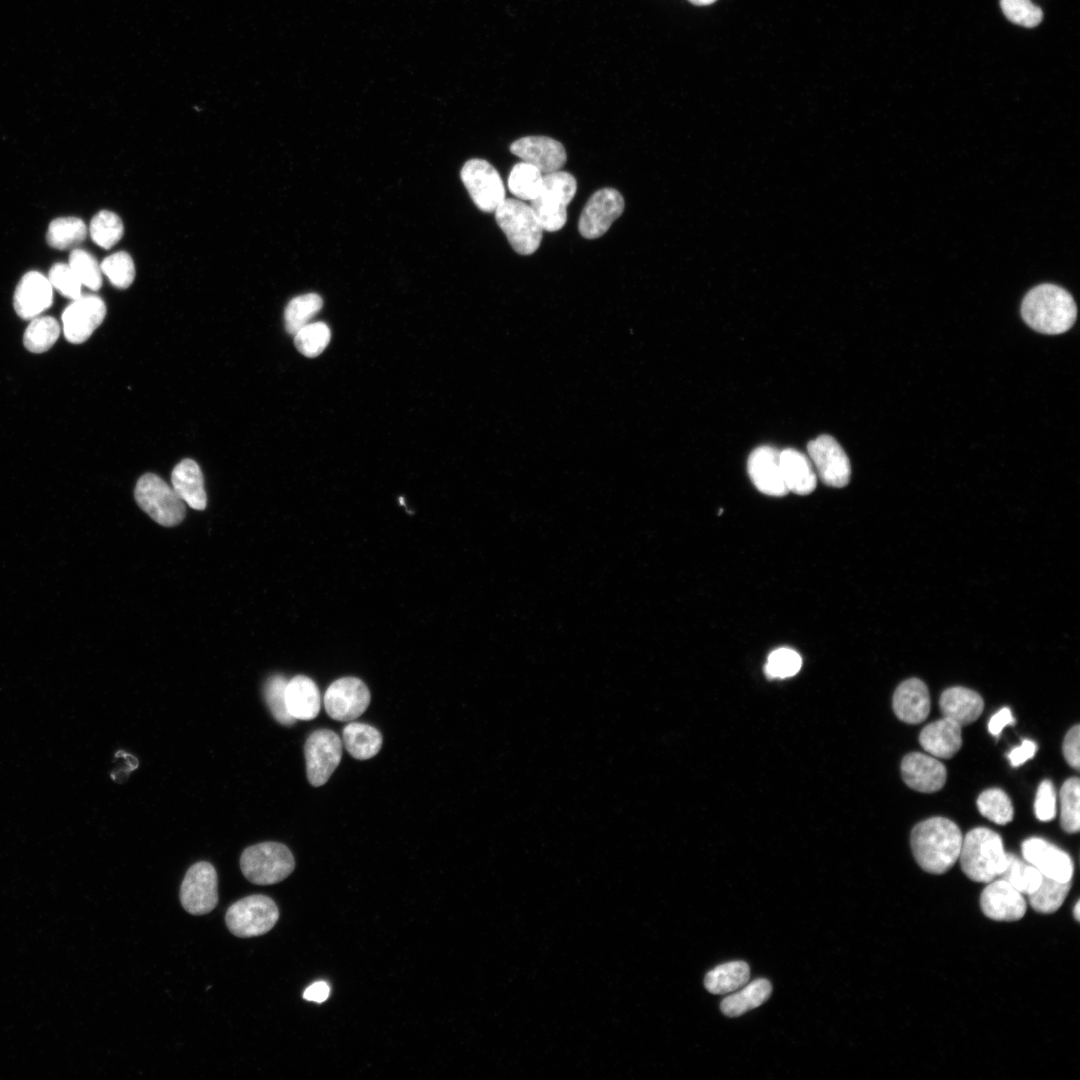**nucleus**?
Instances as JSON below:
<instances>
[{"instance_id": "obj_9", "label": "nucleus", "mask_w": 1080, "mask_h": 1080, "mask_svg": "<svg viewBox=\"0 0 1080 1080\" xmlns=\"http://www.w3.org/2000/svg\"><path fill=\"white\" fill-rule=\"evenodd\" d=\"M461 180L474 204L484 212H495L505 200V187L498 171L486 160L470 159L462 167Z\"/></svg>"}, {"instance_id": "obj_39", "label": "nucleus", "mask_w": 1080, "mask_h": 1080, "mask_svg": "<svg viewBox=\"0 0 1080 1080\" xmlns=\"http://www.w3.org/2000/svg\"><path fill=\"white\" fill-rule=\"evenodd\" d=\"M979 812L990 821L1004 825L1013 819V805L1008 795L1001 789L991 788L983 791L977 799Z\"/></svg>"}, {"instance_id": "obj_1", "label": "nucleus", "mask_w": 1080, "mask_h": 1080, "mask_svg": "<svg viewBox=\"0 0 1080 1080\" xmlns=\"http://www.w3.org/2000/svg\"><path fill=\"white\" fill-rule=\"evenodd\" d=\"M959 827L944 817H932L914 826L910 845L918 865L931 874L950 870L959 858L962 844Z\"/></svg>"}, {"instance_id": "obj_43", "label": "nucleus", "mask_w": 1080, "mask_h": 1080, "mask_svg": "<svg viewBox=\"0 0 1080 1080\" xmlns=\"http://www.w3.org/2000/svg\"><path fill=\"white\" fill-rule=\"evenodd\" d=\"M68 264L82 285L91 290H98L101 287L102 271L100 265L89 252L82 249L72 250Z\"/></svg>"}, {"instance_id": "obj_20", "label": "nucleus", "mask_w": 1080, "mask_h": 1080, "mask_svg": "<svg viewBox=\"0 0 1080 1080\" xmlns=\"http://www.w3.org/2000/svg\"><path fill=\"white\" fill-rule=\"evenodd\" d=\"M903 781L911 789L923 793L940 790L946 782V768L936 758L919 752L907 754L901 763Z\"/></svg>"}, {"instance_id": "obj_53", "label": "nucleus", "mask_w": 1080, "mask_h": 1080, "mask_svg": "<svg viewBox=\"0 0 1080 1080\" xmlns=\"http://www.w3.org/2000/svg\"><path fill=\"white\" fill-rule=\"evenodd\" d=\"M1073 911H1074L1073 914H1074L1075 919L1077 921H1079V919H1080V903H1079V901L1076 902Z\"/></svg>"}, {"instance_id": "obj_11", "label": "nucleus", "mask_w": 1080, "mask_h": 1080, "mask_svg": "<svg viewBox=\"0 0 1080 1080\" xmlns=\"http://www.w3.org/2000/svg\"><path fill=\"white\" fill-rule=\"evenodd\" d=\"M180 901L192 915H204L216 907L217 873L212 864L201 861L188 869L180 887Z\"/></svg>"}, {"instance_id": "obj_50", "label": "nucleus", "mask_w": 1080, "mask_h": 1080, "mask_svg": "<svg viewBox=\"0 0 1080 1080\" xmlns=\"http://www.w3.org/2000/svg\"><path fill=\"white\" fill-rule=\"evenodd\" d=\"M1014 723L1015 720L1010 708L1004 707L990 718L988 730L992 735L998 736L1005 726L1013 725Z\"/></svg>"}, {"instance_id": "obj_49", "label": "nucleus", "mask_w": 1080, "mask_h": 1080, "mask_svg": "<svg viewBox=\"0 0 1080 1080\" xmlns=\"http://www.w3.org/2000/svg\"><path fill=\"white\" fill-rule=\"evenodd\" d=\"M1037 750V745L1034 741L1024 739L1021 745L1013 748L1008 754V759L1011 766L1018 767L1025 763L1027 760L1034 757Z\"/></svg>"}, {"instance_id": "obj_15", "label": "nucleus", "mask_w": 1080, "mask_h": 1080, "mask_svg": "<svg viewBox=\"0 0 1080 1080\" xmlns=\"http://www.w3.org/2000/svg\"><path fill=\"white\" fill-rule=\"evenodd\" d=\"M106 316L104 301L95 295H81L62 313L63 333L74 344L85 342Z\"/></svg>"}, {"instance_id": "obj_52", "label": "nucleus", "mask_w": 1080, "mask_h": 1080, "mask_svg": "<svg viewBox=\"0 0 1080 1080\" xmlns=\"http://www.w3.org/2000/svg\"><path fill=\"white\" fill-rule=\"evenodd\" d=\"M688 1L691 2L694 5H697V6H706V5H710V4L714 3L716 0H688Z\"/></svg>"}, {"instance_id": "obj_42", "label": "nucleus", "mask_w": 1080, "mask_h": 1080, "mask_svg": "<svg viewBox=\"0 0 1080 1080\" xmlns=\"http://www.w3.org/2000/svg\"><path fill=\"white\" fill-rule=\"evenodd\" d=\"M100 268L111 284L120 289L128 288L135 278L134 262L124 251L107 256L100 264Z\"/></svg>"}, {"instance_id": "obj_47", "label": "nucleus", "mask_w": 1080, "mask_h": 1080, "mask_svg": "<svg viewBox=\"0 0 1080 1080\" xmlns=\"http://www.w3.org/2000/svg\"><path fill=\"white\" fill-rule=\"evenodd\" d=\"M1036 817L1043 822L1052 820L1056 815V794L1050 780L1040 783L1034 803Z\"/></svg>"}, {"instance_id": "obj_45", "label": "nucleus", "mask_w": 1080, "mask_h": 1080, "mask_svg": "<svg viewBox=\"0 0 1080 1080\" xmlns=\"http://www.w3.org/2000/svg\"><path fill=\"white\" fill-rule=\"evenodd\" d=\"M1002 12L1014 24L1032 28L1040 24L1043 12L1031 0H1000Z\"/></svg>"}, {"instance_id": "obj_19", "label": "nucleus", "mask_w": 1080, "mask_h": 1080, "mask_svg": "<svg viewBox=\"0 0 1080 1080\" xmlns=\"http://www.w3.org/2000/svg\"><path fill=\"white\" fill-rule=\"evenodd\" d=\"M747 471L760 492L777 497L789 492L782 474L780 451L776 448L764 445L754 449L747 461Z\"/></svg>"}, {"instance_id": "obj_12", "label": "nucleus", "mask_w": 1080, "mask_h": 1080, "mask_svg": "<svg viewBox=\"0 0 1080 1080\" xmlns=\"http://www.w3.org/2000/svg\"><path fill=\"white\" fill-rule=\"evenodd\" d=\"M369 703L368 687L356 677L335 680L324 694L325 710L332 719L337 721L358 718L367 709Z\"/></svg>"}, {"instance_id": "obj_27", "label": "nucleus", "mask_w": 1080, "mask_h": 1080, "mask_svg": "<svg viewBox=\"0 0 1080 1080\" xmlns=\"http://www.w3.org/2000/svg\"><path fill=\"white\" fill-rule=\"evenodd\" d=\"M780 464L788 491L807 495L816 488V474L810 458L795 449L780 451Z\"/></svg>"}, {"instance_id": "obj_40", "label": "nucleus", "mask_w": 1080, "mask_h": 1080, "mask_svg": "<svg viewBox=\"0 0 1080 1080\" xmlns=\"http://www.w3.org/2000/svg\"><path fill=\"white\" fill-rule=\"evenodd\" d=\"M287 683L288 680L284 676L276 674L267 679L263 688L264 700L272 716L278 723L286 726L296 721L289 714L286 706Z\"/></svg>"}, {"instance_id": "obj_25", "label": "nucleus", "mask_w": 1080, "mask_h": 1080, "mask_svg": "<svg viewBox=\"0 0 1080 1080\" xmlns=\"http://www.w3.org/2000/svg\"><path fill=\"white\" fill-rule=\"evenodd\" d=\"M285 697L287 710L296 720H312L320 711L319 689L307 676L297 675L288 680Z\"/></svg>"}, {"instance_id": "obj_36", "label": "nucleus", "mask_w": 1080, "mask_h": 1080, "mask_svg": "<svg viewBox=\"0 0 1080 1080\" xmlns=\"http://www.w3.org/2000/svg\"><path fill=\"white\" fill-rule=\"evenodd\" d=\"M543 174L531 164L520 162L513 166L509 177L508 187L518 199L531 201L540 192Z\"/></svg>"}, {"instance_id": "obj_32", "label": "nucleus", "mask_w": 1080, "mask_h": 1080, "mask_svg": "<svg viewBox=\"0 0 1080 1080\" xmlns=\"http://www.w3.org/2000/svg\"><path fill=\"white\" fill-rule=\"evenodd\" d=\"M323 300L316 293H307L294 297L284 311V324L288 333L295 335L321 310Z\"/></svg>"}, {"instance_id": "obj_10", "label": "nucleus", "mask_w": 1080, "mask_h": 1080, "mask_svg": "<svg viewBox=\"0 0 1080 1080\" xmlns=\"http://www.w3.org/2000/svg\"><path fill=\"white\" fill-rule=\"evenodd\" d=\"M306 773L314 787L324 785L340 763L342 740L330 729L312 732L304 745Z\"/></svg>"}, {"instance_id": "obj_18", "label": "nucleus", "mask_w": 1080, "mask_h": 1080, "mask_svg": "<svg viewBox=\"0 0 1080 1080\" xmlns=\"http://www.w3.org/2000/svg\"><path fill=\"white\" fill-rule=\"evenodd\" d=\"M511 152L543 175L560 170L567 160L564 146L547 136H527L514 141Z\"/></svg>"}, {"instance_id": "obj_35", "label": "nucleus", "mask_w": 1080, "mask_h": 1080, "mask_svg": "<svg viewBox=\"0 0 1080 1080\" xmlns=\"http://www.w3.org/2000/svg\"><path fill=\"white\" fill-rule=\"evenodd\" d=\"M59 334V323L53 317H35L31 320L24 333V346L30 352H45L53 346Z\"/></svg>"}, {"instance_id": "obj_23", "label": "nucleus", "mask_w": 1080, "mask_h": 1080, "mask_svg": "<svg viewBox=\"0 0 1080 1080\" xmlns=\"http://www.w3.org/2000/svg\"><path fill=\"white\" fill-rule=\"evenodd\" d=\"M922 748L937 758L953 757L961 748V726L943 717L925 726L919 735Z\"/></svg>"}, {"instance_id": "obj_6", "label": "nucleus", "mask_w": 1080, "mask_h": 1080, "mask_svg": "<svg viewBox=\"0 0 1080 1080\" xmlns=\"http://www.w3.org/2000/svg\"><path fill=\"white\" fill-rule=\"evenodd\" d=\"M495 219L518 254L530 255L539 248L543 229L530 205L505 199L495 210Z\"/></svg>"}, {"instance_id": "obj_2", "label": "nucleus", "mask_w": 1080, "mask_h": 1080, "mask_svg": "<svg viewBox=\"0 0 1080 1080\" xmlns=\"http://www.w3.org/2000/svg\"><path fill=\"white\" fill-rule=\"evenodd\" d=\"M1021 314L1035 331L1061 334L1069 330L1077 317V307L1071 294L1049 283L1032 288L1024 297Z\"/></svg>"}, {"instance_id": "obj_38", "label": "nucleus", "mask_w": 1080, "mask_h": 1080, "mask_svg": "<svg viewBox=\"0 0 1080 1080\" xmlns=\"http://www.w3.org/2000/svg\"><path fill=\"white\" fill-rule=\"evenodd\" d=\"M1080 781L1077 777L1067 779L1060 789V823L1068 833L1080 828Z\"/></svg>"}, {"instance_id": "obj_16", "label": "nucleus", "mask_w": 1080, "mask_h": 1080, "mask_svg": "<svg viewBox=\"0 0 1080 1080\" xmlns=\"http://www.w3.org/2000/svg\"><path fill=\"white\" fill-rule=\"evenodd\" d=\"M1024 860L1038 869L1043 876L1069 882L1073 877L1074 866L1070 856L1052 843L1031 837L1021 846Z\"/></svg>"}, {"instance_id": "obj_51", "label": "nucleus", "mask_w": 1080, "mask_h": 1080, "mask_svg": "<svg viewBox=\"0 0 1080 1080\" xmlns=\"http://www.w3.org/2000/svg\"><path fill=\"white\" fill-rule=\"evenodd\" d=\"M330 995V987L324 981H318L307 987L303 993V997L307 1001H314L317 1003L324 1002Z\"/></svg>"}, {"instance_id": "obj_24", "label": "nucleus", "mask_w": 1080, "mask_h": 1080, "mask_svg": "<svg viewBox=\"0 0 1080 1080\" xmlns=\"http://www.w3.org/2000/svg\"><path fill=\"white\" fill-rule=\"evenodd\" d=\"M939 707L943 717L949 718L960 726L976 721L984 707L982 697L965 687H950L940 696Z\"/></svg>"}, {"instance_id": "obj_7", "label": "nucleus", "mask_w": 1080, "mask_h": 1080, "mask_svg": "<svg viewBox=\"0 0 1080 1080\" xmlns=\"http://www.w3.org/2000/svg\"><path fill=\"white\" fill-rule=\"evenodd\" d=\"M134 496L139 507L162 526H176L185 517L184 502L156 474L142 475L136 483Z\"/></svg>"}, {"instance_id": "obj_21", "label": "nucleus", "mask_w": 1080, "mask_h": 1080, "mask_svg": "<svg viewBox=\"0 0 1080 1080\" xmlns=\"http://www.w3.org/2000/svg\"><path fill=\"white\" fill-rule=\"evenodd\" d=\"M53 301L52 285L37 271L26 273L19 281L13 298L14 309L22 319H33Z\"/></svg>"}, {"instance_id": "obj_37", "label": "nucleus", "mask_w": 1080, "mask_h": 1080, "mask_svg": "<svg viewBox=\"0 0 1080 1080\" xmlns=\"http://www.w3.org/2000/svg\"><path fill=\"white\" fill-rule=\"evenodd\" d=\"M89 232L92 240L98 246L109 249L122 238L124 227L117 214L102 210L92 218Z\"/></svg>"}, {"instance_id": "obj_29", "label": "nucleus", "mask_w": 1080, "mask_h": 1080, "mask_svg": "<svg viewBox=\"0 0 1080 1080\" xmlns=\"http://www.w3.org/2000/svg\"><path fill=\"white\" fill-rule=\"evenodd\" d=\"M771 992L772 986L767 979H756L725 997L720 1005L721 1011L729 1017L740 1016L763 1004Z\"/></svg>"}, {"instance_id": "obj_8", "label": "nucleus", "mask_w": 1080, "mask_h": 1080, "mask_svg": "<svg viewBox=\"0 0 1080 1080\" xmlns=\"http://www.w3.org/2000/svg\"><path fill=\"white\" fill-rule=\"evenodd\" d=\"M278 918L279 911L272 899L251 895L233 903L226 912L225 921L231 933L247 938L267 933Z\"/></svg>"}, {"instance_id": "obj_3", "label": "nucleus", "mask_w": 1080, "mask_h": 1080, "mask_svg": "<svg viewBox=\"0 0 1080 1080\" xmlns=\"http://www.w3.org/2000/svg\"><path fill=\"white\" fill-rule=\"evenodd\" d=\"M1007 854L999 834L988 828L978 827L963 837L958 860L969 879L988 883L999 878L1005 870Z\"/></svg>"}, {"instance_id": "obj_46", "label": "nucleus", "mask_w": 1080, "mask_h": 1080, "mask_svg": "<svg viewBox=\"0 0 1080 1080\" xmlns=\"http://www.w3.org/2000/svg\"><path fill=\"white\" fill-rule=\"evenodd\" d=\"M48 280L63 296L75 300L82 294V284L69 264H54L48 274Z\"/></svg>"}, {"instance_id": "obj_22", "label": "nucleus", "mask_w": 1080, "mask_h": 1080, "mask_svg": "<svg viewBox=\"0 0 1080 1080\" xmlns=\"http://www.w3.org/2000/svg\"><path fill=\"white\" fill-rule=\"evenodd\" d=\"M893 710L905 723L924 721L930 712V696L925 683L918 678L903 681L894 692Z\"/></svg>"}, {"instance_id": "obj_33", "label": "nucleus", "mask_w": 1080, "mask_h": 1080, "mask_svg": "<svg viewBox=\"0 0 1080 1080\" xmlns=\"http://www.w3.org/2000/svg\"><path fill=\"white\" fill-rule=\"evenodd\" d=\"M1070 886L1071 881L1062 882L1043 876L1038 888L1028 895L1029 904L1039 913H1053L1063 904Z\"/></svg>"}, {"instance_id": "obj_4", "label": "nucleus", "mask_w": 1080, "mask_h": 1080, "mask_svg": "<svg viewBox=\"0 0 1080 1080\" xmlns=\"http://www.w3.org/2000/svg\"><path fill=\"white\" fill-rule=\"evenodd\" d=\"M576 190V179L568 172L558 170L543 175L541 190L530 201V207L543 230L555 232L565 225L566 208Z\"/></svg>"}, {"instance_id": "obj_44", "label": "nucleus", "mask_w": 1080, "mask_h": 1080, "mask_svg": "<svg viewBox=\"0 0 1080 1080\" xmlns=\"http://www.w3.org/2000/svg\"><path fill=\"white\" fill-rule=\"evenodd\" d=\"M801 666V656L793 649L782 647L769 654L764 672L769 679L786 678L795 675Z\"/></svg>"}, {"instance_id": "obj_34", "label": "nucleus", "mask_w": 1080, "mask_h": 1080, "mask_svg": "<svg viewBox=\"0 0 1080 1080\" xmlns=\"http://www.w3.org/2000/svg\"><path fill=\"white\" fill-rule=\"evenodd\" d=\"M1007 856L1006 868L999 878L1008 882L1023 895L1028 896L1033 893L1042 881L1043 875L1041 872L1014 854L1008 853Z\"/></svg>"}, {"instance_id": "obj_48", "label": "nucleus", "mask_w": 1080, "mask_h": 1080, "mask_svg": "<svg viewBox=\"0 0 1080 1080\" xmlns=\"http://www.w3.org/2000/svg\"><path fill=\"white\" fill-rule=\"evenodd\" d=\"M1079 739L1080 727L1075 725L1067 732L1063 741V755L1067 763L1075 769L1080 766Z\"/></svg>"}, {"instance_id": "obj_14", "label": "nucleus", "mask_w": 1080, "mask_h": 1080, "mask_svg": "<svg viewBox=\"0 0 1080 1080\" xmlns=\"http://www.w3.org/2000/svg\"><path fill=\"white\" fill-rule=\"evenodd\" d=\"M624 207V199L616 189L603 188L596 191L589 198L580 215L578 222L580 234L587 239L601 237L623 213Z\"/></svg>"}, {"instance_id": "obj_26", "label": "nucleus", "mask_w": 1080, "mask_h": 1080, "mask_svg": "<svg viewBox=\"0 0 1080 1080\" xmlns=\"http://www.w3.org/2000/svg\"><path fill=\"white\" fill-rule=\"evenodd\" d=\"M172 488L180 499L196 510H204L207 504L204 478L198 464L192 459L180 461L171 473Z\"/></svg>"}, {"instance_id": "obj_5", "label": "nucleus", "mask_w": 1080, "mask_h": 1080, "mask_svg": "<svg viewBox=\"0 0 1080 1080\" xmlns=\"http://www.w3.org/2000/svg\"><path fill=\"white\" fill-rule=\"evenodd\" d=\"M240 867L245 878L251 883L271 885L281 882L293 872L295 860L284 844L263 842L243 851Z\"/></svg>"}, {"instance_id": "obj_41", "label": "nucleus", "mask_w": 1080, "mask_h": 1080, "mask_svg": "<svg viewBox=\"0 0 1080 1080\" xmlns=\"http://www.w3.org/2000/svg\"><path fill=\"white\" fill-rule=\"evenodd\" d=\"M331 337L330 329L323 322L309 323L294 335V344L297 350L306 357L313 358L320 355L329 344Z\"/></svg>"}, {"instance_id": "obj_17", "label": "nucleus", "mask_w": 1080, "mask_h": 1080, "mask_svg": "<svg viewBox=\"0 0 1080 1080\" xmlns=\"http://www.w3.org/2000/svg\"><path fill=\"white\" fill-rule=\"evenodd\" d=\"M980 908L990 919L1017 921L1025 915L1027 903L1022 893L1005 880L996 878L981 892Z\"/></svg>"}, {"instance_id": "obj_28", "label": "nucleus", "mask_w": 1080, "mask_h": 1080, "mask_svg": "<svg viewBox=\"0 0 1080 1080\" xmlns=\"http://www.w3.org/2000/svg\"><path fill=\"white\" fill-rule=\"evenodd\" d=\"M342 741L349 754L358 760L374 757L382 746L378 729L364 723L351 722L342 731Z\"/></svg>"}, {"instance_id": "obj_31", "label": "nucleus", "mask_w": 1080, "mask_h": 1080, "mask_svg": "<svg viewBox=\"0 0 1080 1080\" xmlns=\"http://www.w3.org/2000/svg\"><path fill=\"white\" fill-rule=\"evenodd\" d=\"M86 235L87 227L83 220L77 217H60L50 223L46 239L51 247L65 250L80 244Z\"/></svg>"}, {"instance_id": "obj_13", "label": "nucleus", "mask_w": 1080, "mask_h": 1080, "mask_svg": "<svg viewBox=\"0 0 1080 1080\" xmlns=\"http://www.w3.org/2000/svg\"><path fill=\"white\" fill-rule=\"evenodd\" d=\"M809 458L823 483L841 488L849 483L851 467L840 444L829 435H820L807 445Z\"/></svg>"}, {"instance_id": "obj_30", "label": "nucleus", "mask_w": 1080, "mask_h": 1080, "mask_svg": "<svg viewBox=\"0 0 1080 1080\" xmlns=\"http://www.w3.org/2000/svg\"><path fill=\"white\" fill-rule=\"evenodd\" d=\"M750 968L744 961H731L710 970L704 979L705 988L713 994L736 991L747 984Z\"/></svg>"}]
</instances>
